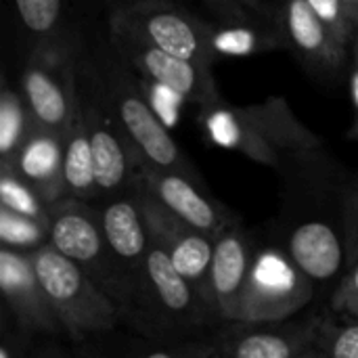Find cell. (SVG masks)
Wrapping results in <instances>:
<instances>
[{
    "mask_svg": "<svg viewBox=\"0 0 358 358\" xmlns=\"http://www.w3.org/2000/svg\"><path fill=\"white\" fill-rule=\"evenodd\" d=\"M277 174L281 208L273 239L315 281L317 292L331 294L348 266L342 197L350 172L319 145L292 155Z\"/></svg>",
    "mask_w": 358,
    "mask_h": 358,
    "instance_id": "1",
    "label": "cell"
},
{
    "mask_svg": "<svg viewBox=\"0 0 358 358\" xmlns=\"http://www.w3.org/2000/svg\"><path fill=\"white\" fill-rule=\"evenodd\" d=\"M82 52L90 63L117 122L128 134L138 162L162 170H176L195 180H201L185 151L176 145L166 124L149 103L141 86V76L120 57V52L109 42L107 27L92 36L84 31Z\"/></svg>",
    "mask_w": 358,
    "mask_h": 358,
    "instance_id": "2",
    "label": "cell"
},
{
    "mask_svg": "<svg viewBox=\"0 0 358 358\" xmlns=\"http://www.w3.org/2000/svg\"><path fill=\"white\" fill-rule=\"evenodd\" d=\"M197 124L214 147L237 151L275 172L292 155L325 145L317 132L296 117L285 96H271L252 105L220 101L199 109Z\"/></svg>",
    "mask_w": 358,
    "mask_h": 358,
    "instance_id": "3",
    "label": "cell"
},
{
    "mask_svg": "<svg viewBox=\"0 0 358 358\" xmlns=\"http://www.w3.org/2000/svg\"><path fill=\"white\" fill-rule=\"evenodd\" d=\"M122 310V325L145 340H206L220 323L203 294L178 273L151 239L136 302Z\"/></svg>",
    "mask_w": 358,
    "mask_h": 358,
    "instance_id": "4",
    "label": "cell"
},
{
    "mask_svg": "<svg viewBox=\"0 0 358 358\" xmlns=\"http://www.w3.org/2000/svg\"><path fill=\"white\" fill-rule=\"evenodd\" d=\"M46 298L73 344L107 336L122 325V310L76 262L50 243L29 252Z\"/></svg>",
    "mask_w": 358,
    "mask_h": 358,
    "instance_id": "5",
    "label": "cell"
},
{
    "mask_svg": "<svg viewBox=\"0 0 358 358\" xmlns=\"http://www.w3.org/2000/svg\"><path fill=\"white\" fill-rule=\"evenodd\" d=\"M48 243L76 262L120 308L134 306V292L111 256L94 201L63 197L50 203Z\"/></svg>",
    "mask_w": 358,
    "mask_h": 358,
    "instance_id": "6",
    "label": "cell"
},
{
    "mask_svg": "<svg viewBox=\"0 0 358 358\" xmlns=\"http://www.w3.org/2000/svg\"><path fill=\"white\" fill-rule=\"evenodd\" d=\"M76 88L90 132L96 201L130 193L138 178V157L111 105L107 103L94 71L82 52V44L76 57Z\"/></svg>",
    "mask_w": 358,
    "mask_h": 358,
    "instance_id": "7",
    "label": "cell"
},
{
    "mask_svg": "<svg viewBox=\"0 0 358 358\" xmlns=\"http://www.w3.org/2000/svg\"><path fill=\"white\" fill-rule=\"evenodd\" d=\"M319 296L315 281L294 262L283 245H258L237 300L239 321H285L300 315Z\"/></svg>",
    "mask_w": 358,
    "mask_h": 358,
    "instance_id": "8",
    "label": "cell"
},
{
    "mask_svg": "<svg viewBox=\"0 0 358 358\" xmlns=\"http://www.w3.org/2000/svg\"><path fill=\"white\" fill-rule=\"evenodd\" d=\"M107 25L138 36L172 55L212 67L214 55L208 42V19H199L176 0L124 4L109 10Z\"/></svg>",
    "mask_w": 358,
    "mask_h": 358,
    "instance_id": "9",
    "label": "cell"
},
{
    "mask_svg": "<svg viewBox=\"0 0 358 358\" xmlns=\"http://www.w3.org/2000/svg\"><path fill=\"white\" fill-rule=\"evenodd\" d=\"M319 313L285 321H220L210 342L220 358H319Z\"/></svg>",
    "mask_w": 358,
    "mask_h": 358,
    "instance_id": "10",
    "label": "cell"
},
{
    "mask_svg": "<svg viewBox=\"0 0 358 358\" xmlns=\"http://www.w3.org/2000/svg\"><path fill=\"white\" fill-rule=\"evenodd\" d=\"M105 27L113 48L141 78L164 86L182 101L197 105L199 109L212 107L222 101L212 76V67L172 55L124 29H115L109 25Z\"/></svg>",
    "mask_w": 358,
    "mask_h": 358,
    "instance_id": "11",
    "label": "cell"
},
{
    "mask_svg": "<svg viewBox=\"0 0 358 358\" xmlns=\"http://www.w3.org/2000/svg\"><path fill=\"white\" fill-rule=\"evenodd\" d=\"M80 50V48H78ZM78 50H38L25 55L21 92L36 126L63 134L76 109Z\"/></svg>",
    "mask_w": 358,
    "mask_h": 358,
    "instance_id": "12",
    "label": "cell"
},
{
    "mask_svg": "<svg viewBox=\"0 0 358 358\" xmlns=\"http://www.w3.org/2000/svg\"><path fill=\"white\" fill-rule=\"evenodd\" d=\"M134 195L138 199L145 224L151 239L168 254L172 264L185 275L206 298L208 273L214 252V239L197 231L170 208H166L143 182L136 178Z\"/></svg>",
    "mask_w": 358,
    "mask_h": 358,
    "instance_id": "13",
    "label": "cell"
},
{
    "mask_svg": "<svg viewBox=\"0 0 358 358\" xmlns=\"http://www.w3.org/2000/svg\"><path fill=\"white\" fill-rule=\"evenodd\" d=\"M0 289L17 334L23 338L65 336L38 279L29 252L13 250L8 245L0 248Z\"/></svg>",
    "mask_w": 358,
    "mask_h": 358,
    "instance_id": "14",
    "label": "cell"
},
{
    "mask_svg": "<svg viewBox=\"0 0 358 358\" xmlns=\"http://www.w3.org/2000/svg\"><path fill=\"white\" fill-rule=\"evenodd\" d=\"M138 178L166 208L212 239H216L227 227L241 222L231 208L212 199L201 189V180L182 172L162 170L138 162Z\"/></svg>",
    "mask_w": 358,
    "mask_h": 358,
    "instance_id": "15",
    "label": "cell"
},
{
    "mask_svg": "<svg viewBox=\"0 0 358 358\" xmlns=\"http://www.w3.org/2000/svg\"><path fill=\"white\" fill-rule=\"evenodd\" d=\"M287 48L315 76H338L348 57L346 46L310 8L306 0H275Z\"/></svg>",
    "mask_w": 358,
    "mask_h": 358,
    "instance_id": "16",
    "label": "cell"
},
{
    "mask_svg": "<svg viewBox=\"0 0 358 358\" xmlns=\"http://www.w3.org/2000/svg\"><path fill=\"white\" fill-rule=\"evenodd\" d=\"M94 203L99 206V214L111 256L122 277L132 287L134 302H136L138 285L147 264V254L151 248V235L145 224L134 189L130 193H122Z\"/></svg>",
    "mask_w": 358,
    "mask_h": 358,
    "instance_id": "17",
    "label": "cell"
},
{
    "mask_svg": "<svg viewBox=\"0 0 358 358\" xmlns=\"http://www.w3.org/2000/svg\"><path fill=\"white\" fill-rule=\"evenodd\" d=\"M258 243L241 222L227 227L214 239V252L208 273L206 300L218 321L235 317L237 300L245 285Z\"/></svg>",
    "mask_w": 358,
    "mask_h": 358,
    "instance_id": "18",
    "label": "cell"
},
{
    "mask_svg": "<svg viewBox=\"0 0 358 358\" xmlns=\"http://www.w3.org/2000/svg\"><path fill=\"white\" fill-rule=\"evenodd\" d=\"M208 42L214 61L256 57L268 50L287 48L279 25L275 0L266 8H260L256 13L208 21Z\"/></svg>",
    "mask_w": 358,
    "mask_h": 358,
    "instance_id": "19",
    "label": "cell"
},
{
    "mask_svg": "<svg viewBox=\"0 0 358 358\" xmlns=\"http://www.w3.org/2000/svg\"><path fill=\"white\" fill-rule=\"evenodd\" d=\"M13 8L27 55L80 48L84 29L73 21L69 0H13Z\"/></svg>",
    "mask_w": 358,
    "mask_h": 358,
    "instance_id": "20",
    "label": "cell"
},
{
    "mask_svg": "<svg viewBox=\"0 0 358 358\" xmlns=\"http://www.w3.org/2000/svg\"><path fill=\"white\" fill-rule=\"evenodd\" d=\"M23 180H27L42 199L50 206L65 197L63 182V134L44 130L40 126L19 147L17 155L8 164Z\"/></svg>",
    "mask_w": 358,
    "mask_h": 358,
    "instance_id": "21",
    "label": "cell"
},
{
    "mask_svg": "<svg viewBox=\"0 0 358 358\" xmlns=\"http://www.w3.org/2000/svg\"><path fill=\"white\" fill-rule=\"evenodd\" d=\"M63 182H65V197L96 201L90 132H88L86 113L80 103V96L76 99L71 122L63 132Z\"/></svg>",
    "mask_w": 358,
    "mask_h": 358,
    "instance_id": "22",
    "label": "cell"
},
{
    "mask_svg": "<svg viewBox=\"0 0 358 358\" xmlns=\"http://www.w3.org/2000/svg\"><path fill=\"white\" fill-rule=\"evenodd\" d=\"M36 122L27 109L21 88H13L6 78L0 84V164H8L19 147L34 132Z\"/></svg>",
    "mask_w": 358,
    "mask_h": 358,
    "instance_id": "23",
    "label": "cell"
},
{
    "mask_svg": "<svg viewBox=\"0 0 358 358\" xmlns=\"http://www.w3.org/2000/svg\"><path fill=\"white\" fill-rule=\"evenodd\" d=\"M319 357L358 358V317L327 313L319 319L317 329Z\"/></svg>",
    "mask_w": 358,
    "mask_h": 358,
    "instance_id": "24",
    "label": "cell"
},
{
    "mask_svg": "<svg viewBox=\"0 0 358 358\" xmlns=\"http://www.w3.org/2000/svg\"><path fill=\"white\" fill-rule=\"evenodd\" d=\"M0 206L48 224V203L10 166H0Z\"/></svg>",
    "mask_w": 358,
    "mask_h": 358,
    "instance_id": "25",
    "label": "cell"
},
{
    "mask_svg": "<svg viewBox=\"0 0 358 358\" xmlns=\"http://www.w3.org/2000/svg\"><path fill=\"white\" fill-rule=\"evenodd\" d=\"M0 243L21 252H34L48 243V224L0 206Z\"/></svg>",
    "mask_w": 358,
    "mask_h": 358,
    "instance_id": "26",
    "label": "cell"
},
{
    "mask_svg": "<svg viewBox=\"0 0 358 358\" xmlns=\"http://www.w3.org/2000/svg\"><path fill=\"white\" fill-rule=\"evenodd\" d=\"M310 8L319 15V19L346 44L350 46L357 38L358 29L342 0H306Z\"/></svg>",
    "mask_w": 358,
    "mask_h": 358,
    "instance_id": "27",
    "label": "cell"
},
{
    "mask_svg": "<svg viewBox=\"0 0 358 358\" xmlns=\"http://www.w3.org/2000/svg\"><path fill=\"white\" fill-rule=\"evenodd\" d=\"M342 218H344L348 264H350L358 258V172L350 174L346 180L344 197H342Z\"/></svg>",
    "mask_w": 358,
    "mask_h": 358,
    "instance_id": "28",
    "label": "cell"
},
{
    "mask_svg": "<svg viewBox=\"0 0 358 358\" xmlns=\"http://www.w3.org/2000/svg\"><path fill=\"white\" fill-rule=\"evenodd\" d=\"M329 310L358 317V258L348 264L340 283L329 294Z\"/></svg>",
    "mask_w": 358,
    "mask_h": 358,
    "instance_id": "29",
    "label": "cell"
},
{
    "mask_svg": "<svg viewBox=\"0 0 358 358\" xmlns=\"http://www.w3.org/2000/svg\"><path fill=\"white\" fill-rule=\"evenodd\" d=\"M201 2L214 13V19H229V17H239L266 8L273 0H201Z\"/></svg>",
    "mask_w": 358,
    "mask_h": 358,
    "instance_id": "30",
    "label": "cell"
},
{
    "mask_svg": "<svg viewBox=\"0 0 358 358\" xmlns=\"http://www.w3.org/2000/svg\"><path fill=\"white\" fill-rule=\"evenodd\" d=\"M350 101H352V109H355V120L352 126L348 130V136L358 143V46H350Z\"/></svg>",
    "mask_w": 358,
    "mask_h": 358,
    "instance_id": "31",
    "label": "cell"
},
{
    "mask_svg": "<svg viewBox=\"0 0 358 358\" xmlns=\"http://www.w3.org/2000/svg\"><path fill=\"white\" fill-rule=\"evenodd\" d=\"M342 2L346 4V8H348V13H350V17H352V21H355L358 29V0H342Z\"/></svg>",
    "mask_w": 358,
    "mask_h": 358,
    "instance_id": "32",
    "label": "cell"
},
{
    "mask_svg": "<svg viewBox=\"0 0 358 358\" xmlns=\"http://www.w3.org/2000/svg\"><path fill=\"white\" fill-rule=\"evenodd\" d=\"M90 2L96 4V6H107L109 10H113V8H117V6L124 4V0H90Z\"/></svg>",
    "mask_w": 358,
    "mask_h": 358,
    "instance_id": "33",
    "label": "cell"
},
{
    "mask_svg": "<svg viewBox=\"0 0 358 358\" xmlns=\"http://www.w3.org/2000/svg\"><path fill=\"white\" fill-rule=\"evenodd\" d=\"M141 2H157V0H124V4H141ZM176 2H180V0H176Z\"/></svg>",
    "mask_w": 358,
    "mask_h": 358,
    "instance_id": "34",
    "label": "cell"
},
{
    "mask_svg": "<svg viewBox=\"0 0 358 358\" xmlns=\"http://www.w3.org/2000/svg\"><path fill=\"white\" fill-rule=\"evenodd\" d=\"M350 46H358V34H357V38L352 40V44H350Z\"/></svg>",
    "mask_w": 358,
    "mask_h": 358,
    "instance_id": "35",
    "label": "cell"
}]
</instances>
